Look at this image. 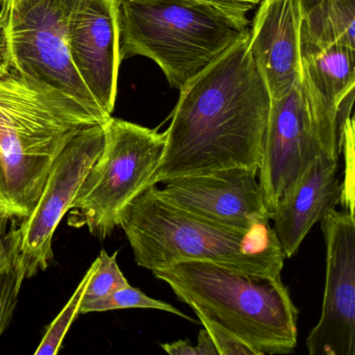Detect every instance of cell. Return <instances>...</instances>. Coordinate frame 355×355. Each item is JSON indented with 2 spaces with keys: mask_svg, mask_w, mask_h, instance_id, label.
Masks as SVG:
<instances>
[{
  "mask_svg": "<svg viewBox=\"0 0 355 355\" xmlns=\"http://www.w3.org/2000/svg\"><path fill=\"white\" fill-rule=\"evenodd\" d=\"M149 187L218 170L259 171L271 97L249 49V33L180 90Z\"/></svg>",
  "mask_w": 355,
  "mask_h": 355,
  "instance_id": "1",
  "label": "cell"
},
{
  "mask_svg": "<svg viewBox=\"0 0 355 355\" xmlns=\"http://www.w3.org/2000/svg\"><path fill=\"white\" fill-rule=\"evenodd\" d=\"M103 124L70 99L22 76L8 58L0 74V214L34 211L51 167L85 128Z\"/></svg>",
  "mask_w": 355,
  "mask_h": 355,
  "instance_id": "2",
  "label": "cell"
},
{
  "mask_svg": "<svg viewBox=\"0 0 355 355\" xmlns=\"http://www.w3.org/2000/svg\"><path fill=\"white\" fill-rule=\"evenodd\" d=\"M119 226L137 265L151 272L188 261L270 278L284 269L286 257L270 222L248 232L219 225L168 202L157 186L148 187L124 209Z\"/></svg>",
  "mask_w": 355,
  "mask_h": 355,
  "instance_id": "3",
  "label": "cell"
},
{
  "mask_svg": "<svg viewBox=\"0 0 355 355\" xmlns=\"http://www.w3.org/2000/svg\"><path fill=\"white\" fill-rule=\"evenodd\" d=\"M120 59L155 62L180 90L249 33V3L226 0H118Z\"/></svg>",
  "mask_w": 355,
  "mask_h": 355,
  "instance_id": "4",
  "label": "cell"
},
{
  "mask_svg": "<svg viewBox=\"0 0 355 355\" xmlns=\"http://www.w3.org/2000/svg\"><path fill=\"white\" fill-rule=\"evenodd\" d=\"M200 320L240 338L259 355L288 354L298 340V309L282 276L270 278L209 261H180L153 271Z\"/></svg>",
  "mask_w": 355,
  "mask_h": 355,
  "instance_id": "5",
  "label": "cell"
},
{
  "mask_svg": "<svg viewBox=\"0 0 355 355\" xmlns=\"http://www.w3.org/2000/svg\"><path fill=\"white\" fill-rule=\"evenodd\" d=\"M103 130V150L76 194L69 219L99 239L119 226L124 209L148 188L166 143V132L117 118H110Z\"/></svg>",
  "mask_w": 355,
  "mask_h": 355,
  "instance_id": "6",
  "label": "cell"
},
{
  "mask_svg": "<svg viewBox=\"0 0 355 355\" xmlns=\"http://www.w3.org/2000/svg\"><path fill=\"white\" fill-rule=\"evenodd\" d=\"M336 119L303 80L271 101L259 184L270 214L296 186L315 157L338 162L340 136Z\"/></svg>",
  "mask_w": 355,
  "mask_h": 355,
  "instance_id": "7",
  "label": "cell"
},
{
  "mask_svg": "<svg viewBox=\"0 0 355 355\" xmlns=\"http://www.w3.org/2000/svg\"><path fill=\"white\" fill-rule=\"evenodd\" d=\"M76 0H19L1 8L11 65L73 101L105 123L107 115L74 67L68 49V18Z\"/></svg>",
  "mask_w": 355,
  "mask_h": 355,
  "instance_id": "8",
  "label": "cell"
},
{
  "mask_svg": "<svg viewBox=\"0 0 355 355\" xmlns=\"http://www.w3.org/2000/svg\"><path fill=\"white\" fill-rule=\"evenodd\" d=\"M103 141V124L87 126L68 143L53 163L38 203L19 226L20 253L26 278L49 268L53 257V234L101 155Z\"/></svg>",
  "mask_w": 355,
  "mask_h": 355,
  "instance_id": "9",
  "label": "cell"
},
{
  "mask_svg": "<svg viewBox=\"0 0 355 355\" xmlns=\"http://www.w3.org/2000/svg\"><path fill=\"white\" fill-rule=\"evenodd\" d=\"M326 249L321 317L307 336L311 355L355 354V218L327 211L321 221Z\"/></svg>",
  "mask_w": 355,
  "mask_h": 355,
  "instance_id": "10",
  "label": "cell"
},
{
  "mask_svg": "<svg viewBox=\"0 0 355 355\" xmlns=\"http://www.w3.org/2000/svg\"><path fill=\"white\" fill-rule=\"evenodd\" d=\"M257 175L244 168L191 174L165 182L157 193L197 217L248 232L271 221Z\"/></svg>",
  "mask_w": 355,
  "mask_h": 355,
  "instance_id": "11",
  "label": "cell"
},
{
  "mask_svg": "<svg viewBox=\"0 0 355 355\" xmlns=\"http://www.w3.org/2000/svg\"><path fill=\"white\" fill-rule=\"evenodd\" d=\"M66 35L76 71L99 107L112 116L122 62L118 0H76Z\"/></svg>",
  "mask_w": 355,
  "mask_h": 355,
  "instance_id": "12",
  "label": "cell"
},
{
  "mask_svg": "<svg viewBox=\"0 0 355 355\" xmlns=\"http://www.w3.org/2000/svg\"><path fill=\"white\" fill-rule=\"evenodd\" d=\"M300 26L297 0H261L249 30V49L271 101L301 78Z\"/></svg>",
  "mask_w": 355,
  "mask_h": 355,
  "instance_id": "13",
  "label": "cell"
},
{
  "mask_svg": "<svg viewBox=\"0 0 355 355\" xmlns=\"http://www.w3.org/2000/svg\"><path fill=\"white\" fill-rule=\"evenodd\" d=\"M338 162L324 155L315 157L290 194L274 209L270 220L286 259L298 252L313 226L338 205Z\"/></svg>",
  "mask_w": 355,
  "mask_h": 355,
  "instance_id": "14",
  "label": "cell"
},
{
  "mask_svg": "<svg viewBox=\"0 0 355 355\" xmlns=\"http://www.w3.org/2000/svg\"><path fill=\"white\" fill-rule=\"evenodd\" d=\"M301 80L343 128L351 117L355 88V49L320 44L300 28Z\"/></svg>",
  "mask_w": 355,
  "mask_h": 355,
  "instance_id": "15",
  "label": "cell"
},
{
  "mask_svg": "<svg viewBox=\"0 0 355 355\" xmlns=\"http://www.w3.org/2000/svg\"><path fill=\"white\" fill-rule=\"evenodd\" d=\"M300 28L320 44L355 49V0H297Z\"/></svg>",
  "mask_w": 355,
  "mask_h": 355,
  "instance_id": "16",
  "label": "cell"
},
{
  "mask_svg": "<svg viewBox=\"0 0 355 355\" xmlns=\"http://www.w3.org/2000/svg\"><path fill=\"white\" fill-rule=\"evenodd\" d=\"M123 309H151L167 311L180 315L184 319L195 322L192 318L180 311L169 303L157 300L141 292L138 288L128 286L112 293L105 298L97 300L83 301L80 302V313H97V311H114Z\"/></svg>",
  "mask_w": 355,
  "mask_h": 355,
  "instance_id": "17",
  "label": "cell"
},
{
  "mask_svg": "<svg viewBox=\"0 0 355 355\" xmlns=\"http://www.w3.org/2000/svg\"><path fill=\"white\" fill-rule=\"evenodd\" d=\"M96 266L97 261L95 259L91 265L90 269L87 271L82 282L78 284L76 292L64 307L63 311L60 313V315L55 318V321L49 326L46 334L43 336L42 342L39 345L38 349L35 351V354H57L68 329L71 326L72 322L76 319V315L80 313L78 311H80V302H82L89 280L91 279L95 269H96Z\"/></svg>",
  "mask_w": 355,
  "mask_h": 355,
  "instance_id": "18",
  "label": "cell"
},
{
  "mask_svg": "<svg viewBox=\"0 0 355 355\" xmlns=\"http://www.w3.org/2000/svg\"><path fill=\"white\" fill-rule=\"evenodd\" d=\"M117 254L118 252H115L110 255L107 251L101 250L96 259V269L89 280L83 301L105 298L112 293L130 286L118 266Z\"/></svg>",
  "mask_w": 355,
  "mask_h": 355,
  "instance_id": "19",
  "label": "cell"
},
{
  "mask_svg": "<svg viewBox=\"0 0 355 355\" xmlns=\"http://www.w3.org/2000/svg\"><path fill=\"white\" fill-rule=\"evenodd\" d=\"M26 279L21 254L0 272V336L11 323L22 282Z\"/></svg>",
  "mask_w": 355,
  "mask_h": 355,
  "instance_id": "20",
  "label": "cell"
},
{
  "mask_svg": "<svg viewBox=\"0 0 355 355\" xmlns=\"http://www.w3.org/2000/svg\"><path fill=\"white\" fill-rule=\"evenodd\" d=\"M354 119L349 118L343 128L342 147L340 151L344 153L345 170L344 182L340 184V199L338 203L344 207L345 211L354 215L355 197V153H354Z\"/></svg>",
  "mask_w": 355,
  "mask_h": 355,
  "instance_id": "21",
  "label": "cell"
},
{
  "mask_svg": "<svg viewBox=\"0 0 355 355\" xmlns=\"http://www.w3.org/2000/svg\"><path fill=\"white\" fill-rule=\"evenodd\" d=\"M200 323L205 326V329L211 336V340L217 349L219 355H259L254 349L245 344L240 338L234 334L224 330L223 328L211 323V322L200 320Z\"/></svg>",
  "mask_w": 355,
  "mask_h": 355,
  "instance_id": "22",
  "label": "cell"
},
{
  "mask_svg": "<svg viewBox=\"0 0 355 355\" xmlns=\"http://www.w3.org/2000/svg\"><path fill=\"white\" fill-rule=\"evenodd\" d=\"M9 218L0 214V272L11 265L20 257L21 246V232L19 227L12 226L8 232Z\"/></svg>",
  "mask_w": 355,
  "mask_h": 355,
  "instance_id": "23",
  "label": "cell"
},
{
  "mask_svg": "<svg viewBox=\"0 0 355 355\" xmlns=\"http://www.w3.org/2000/svg\"><path fill=\"white\" fill-rule=\"evenodd\" d=\"M166 352L172 355H198L196 346H193L189 340H178L170 344L162 345Z\"/></svg>",
  "mask_w": 355,
  "mask_h": 355,
  "instance_id": "24",
  "label": "cell"
},
{
  "mask_svg": "<svg viewBox=\"0 0 355 355\" xmlns=\"http://www.w3.org/2000/svg\"><path fill=\"white\" fill-rule=\"evenodd\" d=\"M196 347L198 355H219L211 336L205 328L199 332L198 344Z\"/></svg>",
  "mask_w": 355,
  "mask_h": 355,
  "instance_id": "25",
  "label": "cell"
},
{
  "mask_svg": "<svg viewBox=\"0 0 355 355\" xmlns=\"http://www.w3.org/2000/svg\"><path fill=\"white\" fill-rule=\"evenodd\" d=\"M8 64L7 46H6L5 21L3 16L0 14V74Z\"/></svg>",
  "mask_w": 355,
  "mask_h": 355,
  "instance_id": "26",
  "label": "cell"
},
{
  "mask_svg": "<svg viewBox=\"0 0 355 355\" xmlns=\"http://www.w3.org/2000/svg\"><path fill=\"white\" fill-rule=\"evenodd\" d=\"M226 1H236V3H249V5L257 6L261 3V0H226Z\"/></svg>",
  "mask_w": 355,
  "mask_h": 355,
  "instance_id": "27",
  "label": "cell"
},
{
  "mask_svg": "<svg viewBox=\"0 0 355 355\" xmlns=\"http://www.w3.org/2000/svg\"><path fill=\"white\" fill-rule=\"evenodd\" d=\"M16 1H19V0H7V3H6L5 7H7L8 5H11V3H16Z\"/></svg>",
  "mask_w": 355,
  "mask_h": 355,
  "instance_id": "28",
  "label": "cell"
},
{
  "mask_svg": "<svg viewBox=\"0 0 355 355\" xmlns=\"http://www.w3.org/2000/svg\"><path fill=\"white\" fill-rule=\"evenodd\" d=\"M6 3H7V0H0V7H5Z\"/></svg>",
  "mask_w": 355,
  "mask_h": 355,
  "instance_id": "29",
  "label": "cell"
}]
</instances>
